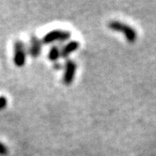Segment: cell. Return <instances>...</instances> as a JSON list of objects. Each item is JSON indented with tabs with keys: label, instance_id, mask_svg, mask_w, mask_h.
Listing matches in <instances>:
<instances>
[{
	"label": "cell",
	"instance_id": "cell-1",
	"mask_svg": "<svg viewBox=\"0 0 156 156\" xmlns=\"http://www.w3.org/2000/svg\"><path fill=\"white\" fill-rule=\"evenodd\" d=\"M107 27L112 31L121 33V34L124 36L125 40L130 43H135L137 40L136 30L135 28H133L128 24L123 23V22L118 21V20L109 21L107 24Z\"/></svg>",
	"mask_w": 156,
	"mask_h": 156
},
{
	"label": "cell",
	"instance_id": "cell-2",
	"mask_svg": "<svg viewBox=\"0 0 156 156\" xmlns=\"http://www.w3.org/2000/svg\"><path fill=\"white\" fill-rule=\"evenodd\" d=\"M71 38V32L64 29H54L48 32L42 38V42L44 44H49L55 41H65Z\"/></svg>",
	"mask_w": 156,
	"mask_h": 156
},
{
	"label": "cell",
	"instance_id": "cell-3",
	"mask_svg": "<svg viewBox=\"0 0 156 156\" xmlns=\"http://www.w3.org/2000/svg\"><path fill=\"white\" fill-rule=\"evenodd\" d=\"M77 66L76 63L72 59H67L64 66V73H63V84L65 86H71L75 78Z\"/></svg>",
	"mask_w": 156,
	"mask_h": 156
},
{
	"label": "cell",
	"instance_id": "cell-4",
	"mask_svg": "<svg viewBox=\"0 0 156 156\" xmlns=\"http://www.w3.org/2000/svg\"><path fill=\"white\" fill-rule=\"evenodd\" d=\"M26 57H27V52H26L25 43L21 41H16L14 42V58H13L14 64L17 67L24 66L26 63Z\"/></svg>",
	"mask_w": 156,
	"mask_h": 156
},
{
	"label": "cell",
	"instance_id": "cell-5",
	"mask_svg": "<svg viewBox=\"0 0 156 156\" xmlns=\"http://www.w3.org/2000/svg\"><path fill=\"white\" fill-rule=\"evenodd\" d=\"M41 43L42 42L40 41V39L38 37L31 36L28 52L32 58H38L40 55L41 51Z\"/></svg>",
	"mask_w": 156,
	"mask_h": 156
},
{
	"label": "cell",
	"instance_id": "cell-6",
	"mask_svg": "<svg viewBox=\"0 0 156 156\" xmlns=\"http://www.w3.org/2000/svg\"><path fill=\"white\" fill-rule=\"evenodd\" d=\"M79 46H80L79 42L76 41H72L67 42L61 48V57L64 58H68L72 53L75 52L78 48H79Z\"/></svg>",
	"mask_w": 156,
	"mask_h": 156
},
{
	"label": "cell",
	"instance_id": "cell-7",
	"mask_svg": "<svg viewBox=\"0 0 156 156\" xmlns=\"http://www.w3.org/2000/svg\"><path fill=\"white\" fill-rule=\"evenodd\" d=\"M60 57H61V48L58 45L52 46L48 54L49 59L51 61H58Z\"/></svg>",
	"mask_w": 156,
	"mask_h": 156
},
{
	"label": "cell",
	"instance_id": "cell-8",
	"mask_svg": "<svg viewBox=\"0 0 156 156\" xmlns=\"http://www.w3.org/2000/svg\"><path fill=\"white\" fill-rule=\"evenodd\" d=\"M7 154H8V147L0 142V155H7Z\"/></svg>",
	"mask_w": 156,
	"mask_h": 156
},
{
	"label": "cell",
	"instance_id": "cell-9",
	"mask_svg": "<svg viewBox=\"0 0 156 156\" xmlns=\"http://www.w3.org/2000/svg\"><path fill=\"white\" fill-rule=\"evenodd\" d=\"M7 104H8V100H7L6 97H4V96L0 97V110H2L3 108H5Z\"/></svg>",
	"mask_w": 156,
	"mask_h": 156
}]
</instances>
